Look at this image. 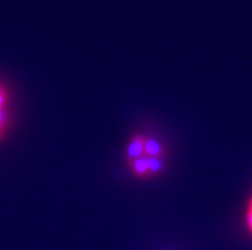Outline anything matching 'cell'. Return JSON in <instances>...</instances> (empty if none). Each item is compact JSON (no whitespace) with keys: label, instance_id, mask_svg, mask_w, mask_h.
Masks as SVG:
<instances>
[{"label":"cell","instance_id":"obj_1","mask_svg":"<svg viewBox=\"0 0 252 250\" xmlns=\"http://www.w3.org/2000/svg\"><path fill=\"white\" fill-rule=\"evenodd\" d=\"M145 139H146V137L141 136V134H136V136L132 137V139L129 140L127 146L128 162H132L145 156Z\"/></svg>","mask_w":252,"mask_h":250},{"label":"cell","instance_id":"obj_2","mask_svg":"<svg viewBox=\"0 0 252 250\" xmlns=\"http://www.w3.org/2000/svg\"><path fill=\"white\" fill-rule=\"evenodd\" d=\"M144 155L147 157H164L165 156V148L163 143L155 139L153 137H149L145 139V151Z\"/></svg>","mask_w":252,"mask_h":250},{"label":"cell","instance_id":"obj_3","mask_svg":"<svg viewBox=\"0 0 252 250\" xmlns=\"http://www.w3.org/2000/svg\"><path fill=\"white\" fill-rule=\"evenodd\" d=\"M131 171L138 177H150L149 176V165H147V157L142 156L140 159L129 162Z\"/></svg>","mask_w":252,"mask_h":250},{"label":"cell","instance_id":"obj_4","mask_svg":"<svg viewBox=\"0 0 252 250\" xmlns=\"http://www.w3.org/2000/svg\"><path fill=\"white\" fill-rule=\"evenodd\" d=\"M147 165H149V176H157L164 171L165 160L164 157H147Z\"/></svg>","mask_w":252,"mask_h":250},{"label":"cell","instance_id":"obj_5","mask_svg":"<svg viewBox=\"0 0 252 250\" xmlns=\"http://www.w3.org/2000/svg\"><path fill=\"white\" fill-rule=\"evenodd\" d=\"M10 112L9 108H0V140L5 137L6 132L9 129Z\"/></svg>","mask_w":252,"mask_h":250},{"label":"cell","instance_id":"obj_6","mask_svg":"<svg viewBox=\"0 0 252 250\" xmlns=\"http://www.w3.org/2000/svg\"><path fill=\"white\" fill-rule=\"evenodd\" d=\"M9 104V88L4 83H0V108H8Z\"/></svg>","mask_w":252,"mask_h":250},{"label":"cell","instance_id":"obj_7","mask_svg":"<svg viewBox=\"0 0 252 250\" xmlns=\"http://www.w3.org/2000/svg\"><path fill=\"white\" fill-rule=\"evenodd\" d=\"M246 225L247 228H249V231L252 234V207L247 206V211H246Z\"/></svg>","mask_w":252,"mask_h":250},{"label":"cell","instance_id":"obj_8","mask_svg":"<svg viewBox=\"0 0 252 250\" xmlns=\"http://www.w3.org/2000/svg\"><path fill=\"white\" fill-rule=\"evenodd\" d=\"M249 207H252V196H251V199H250V202H249Z\"/></svg>","mask_w":252,"mask_h":250}]
</instances>
